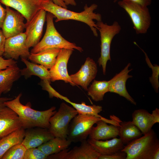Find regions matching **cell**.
Wrapping results in <instances>:
<instances>
[{
	"mask_svg": "<svg viewBox=\"0 0 159 159\" xmlns=\"http://www.w3.org/2000/svg\"><path fill=\"white\" fill-rule=\"evenodd\" d=\"M131 64L129 63L119 73L116 74L108 81L109 92L118 94L124 97L132 104L136 105V103L128 93L126 86L127 80L132 76L129 74L132 69L129 70Z\"/></svg>",
	"mask_w": 159,
	"mask_h": 159,
	"instance_id": "obj_16",
	"label": "cell"
},
{
	"mask_svg": "<svg viewBox=\"0 0 159 159\" xmlns=\"http://www.w3.org/2000/svg\"><path fill=\"white\" fill-rule=\"evenodd\" d=\"M50 98L54 97L63 100L67 103L70 104L78 112V114L84 115H89L102 118V117L98 114L102 110V107L100 105H87L84 102L81 103H77L71 101L67 97L64 96L59 93L53 89L52 86H50L47 90Z\"/></svg>",
	"mask_w": 159,
	"mask_h": 159,
	"instance_id": "obj_19",
	"label": "cell"
},
{
	"mask_svg": "<svg viewBox=\"0 0 159 159\" xmlns=\"http://www.w3.org/2000/svg\"><path fill=\"white\" fill-rule=\"evenodd\" d=\"M96 24L100 32L101 41L100 56L98 62L100 66H102L103 74L105 75L107 62L108 60L111 61L110 51L112 40L120 32L121 28L116 21L111 25L104 23L102 21H97Z\"/></svg>",
	"mask_w": 159,
	"mask_h": 159,
	"instance_id": "obj_7",
	"label": "cell"
},
{
	"mask_svg": "<svg viewBox=\"0 0 159 159\" xmlns=\"http://www.w3.org/2000/svg\"><path fill=\"white\" fill-rule=\"evenodd\" d=\"M71 142L67 139L55 137L37 147L47 156L68 148Z\"/></svg>",
	"mask_w": 159,
	"mask_h": 159,
	"instance_id": "obj_28",
	"label": "cell"
},
{
	"mask_svg": "<svg viewBox=\"0 0 159 159\" xmlns=\"http://www.w3.org/2000/svg\"><path fill=\"white\" fill-rule=\"evenodd\" d=\"M97 72V64L92 59L88 57L80 70L70 77L74 86L80 85L87 91L88 85L96 77Z\"/></svg>",
	"mask_w": 159,
	"mask_h": 159,
	"instance_id": "obj_14",
	"label": "cell"
},
{
	"mask_svg": "<svg viewBox=\"0 0 159 159\" xmlns=\"http://www.w3.org/2000/svg\"><path fill=\"white\" fill-rule=\"evenodd\" d=\"M20 69L17 65L0 69V95L9 91L13 83L21 76Z\"/></svg>",
	"mask_w": 159,
	"mask_h": 159,
	"instance_id": "obj_22",
	"label": "cell"
},
{
	"mask_svg": "<svg viewBox=\"0 0 159 159\" xmlns=\"http://www.w3.org/2000/svg\"><path fill=\"white\" fill-rule=\"evenodd\" d=\"M21 94H19L15 99L5 102V104L17 114L22 128L24 129L35 127L49 129L50 126L49 120L57 112L56 107L53 106L44 111L34 110L31 108L30 102L25 105L21 103Z\"/></svg>",
	"mask_w": 159,
	"mask_h": 159,
	"instance_id": "obj_2",
	"label": "cell"
},
{
	"mask_svg": "<svg viewBox=\"0 0 159 159\" xmlns=\"http://www.w3.org/2000/svg\"><path fill=\"white\" fill-rule=\"evenodd\" d=\"M105 121L101 120L93 126L89 135V138L97 140H107L118 136V126L112 124L108 125Z\"/></svg>",
	"mask_w": 159,
	"mask_h": 159,
	"instance_id": "obj_21",
	"label": "cell"
},
{
	"mask_svg": "<svg viewBox=\"0 0 159 159\" xmlns=\"http://www.w3.org/2000/svg\"><path fill=\"white\" fill-rule=\"evenodd\" d=\"M103 118L78 114L69 123L66 139L71 143L81 142L86 140L93 125Z\"/></svg>",
	"mask_w": 159,
	"mask_h": 159,
	"instance_id": "obj_6",
	"label": "cell"
},
{
	"mask_svg": "<svg viewBox=\"0 0 159 159\" xmlns=\"http://www.w3.org/2000/svg\"><path fill=\"white\" fill-rule=\"evenodd\" d=\"M55 137L49 129L39 127L27 129L21 143L27 149L37 148Z\"/></svg>",
	"mask_w": 159,
	"mask_h": 159,
	"instance_id": "obj_17",
	"label": "cell"
},
{
	"mask_svg": "<svg viewBox=\"0 0 159 159\" xmlns=\"http://www.w3.org/2000/svg\"><path fill=\"white\" fill-rule=\"evenodd\" d=\"M6 6V14L1 29L6 39L23 33L26 24L24 17L21 13Z\"/></svg>",
	"mask_w": 159,
	"mask_h": 159,
	"instance_id": "obj_12",
	"label": "cell"
},
{
	"mask_svg": "<svg viewBox=\"0 0 159 159\" xmlns=\"http://www.w3.org/2000/svg\"><path fill=\"white\" fill-rule=\"evenodd\" d=\"M134 43L136 45H137L145 54L146 62L148 66L151 69L152 71V75L149 77L150 81L155 92L158 93L159 87L158 81L159 66L156 64H154L153 65L150 62L147 54L145 52L140 48L135 42H134Z\"/></svg>",
	"mask_w": 159,
	"mask_h": 159,
	"instance_id": "obj_31",
	"label": "cell"
},
{
	"mask_svg": "<svg viewBox=\"0 0 159 159\" xmlns=\"http://www.w3.org/2000/svg\"><path fill=\"white\" fill-rule=\"evenodd\" d=\"M152 114L156 123L159 122V109L158 108L152 111Z\"/></svg>",
	"mask_w": 159,
	"mask_h": 159,
	"instance_id": "obj_39",
	"label": "cell"
},
{
	"mask_svg": "<svg viewBox=\"0 0 159 159\" xmlns=\"http://www.w3.org/2000/svg\"><path fill=\"white\" fill-rule=\"evenodd\" d=\"M40 5L41 9L51 13L56 18V22L69 20L83 22L89 26L95 37L98 36L97 27L94 20L97 21H102V16L99 13L94 12L97 8V4H93L89 7L86 4L84 11L79 13L58 5L52 0H41Z\"/></svg>",
	"mask_w": 159,
	"mask_h": 159,
	"instance_id": "obj_1",
	"label": "cell"
},
{
	"mask_svg": "<svg viewBox=\"0 0 159 159\" xmlns=\"http://www.w3.org/2000/svg\"><path fill=\"white\" fill-rule=\"evenodd\" d=\"M25 32L6 39L3 56L6 59L17 60L19 57L28 58L30 53L26 44Z\"/></svg>",
	"mask_w": 159,
	"mask_h": 159,
	"instance_id": "obj_10",
	"label": "cell"
},
{
	"mask_svg": "<svg viewBox=\"0 0 159 159\" xmlns=\"http://www.w3.org/2000/svg\"><path fill=\"white\" fill-rule=\"evenodd\" d=\"M54 17L51 13H46L47 27L45 34L41 40L33 47L30 53H36L53 48L76 49L82 52L83 50L81 47L65 39L57 31L53 21Z\"/></svg>",
	"mask_w": 159,
	"mask_h": 159,
	"instance_id": "obj_4",
	"label": "cell"
},
{
	"mask_svg": "<svg viewBox=\"0 0 159 159\" xmlns=\"http://www.w3.org/2000/svg\"><path fill=\"white\" fill-rule=\"evenodd\" d=\"M21 127L19 117L13 110L6 106L0 112V138Z\"/></svg>",
	"mask_w": 159,
	"mask_h": 159,
	"instance_id": "obj_18",
	"label": "cell"
},
{
	"mask_svg": "<svg viewBox=\"0 0 159 159\" xmlns=\"http://www.w3.org/2000/svg\"><path fill=\"white\" fill-rule=\"evenodd\" d=\"M24 130L21 127L0 139V159L12 146L21 143L24 137Z\"/></svg>",
	"mask_w": 159,
	"mask_h": 159,
	"instance_id": "obj_27",
	"label": "cell"
},
{
	"mask_svg": "<svg viewBox=\"0 0 159 159\" xmlns=\"http://www.w3.org/2000/svg\"><path fill=\"white\" fill-rule=\"evenodd\" d=\"M41 0H0V3L11 7L21 13L29 23L37 12L41 9Z\"/></svg>",
	"mask_w": 159,
	"mask_h": 159,
	"instance_id": "obj_15",
	"label": "cell"
},
{
	"mask_svg": "<svg viewBox=\"0 0 159 159\" xmlns=\"http://www.w3.org/2000/svg\"><path fill=\"white\" fill-rule=\"evenodd\" d=\"M12 99L7 97H0V112L6 106L5 102Z\"/></svg>",
	"mask_w": 159,
	"mask_h": 159,
	"instance_id": "obj_38",
	"label": "cell"
},
{
	"mask_svg": "<svg viewBox=\"0 0 159 159\" xmlns=\"http://www.w3.org/2000/svg\"><path fill=\"white\" fill-rule=\"evenodd\" d=\"M6 14V8H4L0 3V29L1 28Z\"/></svg>",
	"mask_w": 159,
	"mask_h": 159,
	"instance_id": "obj_37",
	"label": "cell"
},
{
	"mask_svg": "<svg viewBox=\"0 0 159 159\" xmlns=\"http://www.w3.org/2000/svg\"><path fill=\"white\" fill-rule=\"evenodd\" d=\"M118 129V136L124 145L141 137L143 135L139 128L132 121H121Z\"/></svg>",
	"mask_w": 159,
	"mask_h": 159,
	"instance_id": "obj_26",
	"label": "cell"
},
{
	"mask_svg": "<svg viewBox=\"0 0 159 159\" xmlns=\"http://www.w3.org/2000/svg\"><path fill=\"white\" fill-rule=\"evenodd\" d=\"M79 146L71 150L66 149L57 153L48 156L49 159H98L100 154L88 143L84 140Z\"/></svg>",
	"mask_w": 159,
	"mask_h": 159,
	"instance_id": "obj_9",
	"label": "cell"
},
{
	"mask_svg": "<svg viewBox=\"0 0 159 159\" xmlns=\"http://www.w3.org/2000/svg\"><path fill=\"white\" fill-rule=\"evenodd\" d=\"M74 50L67 49H60L55 63L49 70L51 82L62 80L74 86L67 69L69 60Z\"/></svg>",
	"mask_w": 159,
	"mask_h": 159,
	"instance_id": "obj_11",
	"label": "cell"
},
{
	"mask_svg": "<svg viewBox=\"0 0 159 159\" xmlns=\"http://www.w3.org/2000/svg\"><path fill=\"white\" fill-rule=\"evenodd\" d=\"M67 6L71 5L72 6H75L76 3L75 0H63Z\"/></svg>",
	"mask_w": 159,
	"mask_h": 159,
	"instance_id": "obj_41",
	"label": "cell"
},
{
	"mask_svg": "<svg viewBox=\"0 0 159 159\" xmlns=\"http://www.w3.org/2000/svg\"><path fill=\"white\" fill-rule=\"evenodd\" d=\"M87 91L88 95L93 100L101 101L103 100L105 94L109 92L108 81L94 80Z\"/></svg>",
	"mask_w": 159,
	"mask_h": 159,
	"instance_id": "obj_29",
	"label": "cell"
},
{
	"mask_svg": "<svg viewBox=\"0 0 159 159\" xmlns=\"http://www.w3.org/2000/svg\"><path fill=\"white\" fill-rule=\"evenodd\" d=\"M26 149L21 143L16 145L6 152L1 159H23Z\"/></svg>",
	"mask_w": 159,
	"mask_h": 159,
	"instance_id": "obj_30",
	"label": "cell"
},
{
	"mask_svg": "<svg viewBox=\"0 0 159 159\" xmlns=\"http://www.w3.org/2000/svg\"><path fill=\"white\" fill-rule=\"evenodd\" d=\"M132 122L145 135L156 123L152 114L143 109L135 110L132 114Z\"/></svg>",
	"mask_w": 159,
	"mask_h": 159,
	"instance_id": "obj_24",
	"label": "cell"
},
{
	"mask_svg": "<svg viewBox=\"0 0 159 159\" xmlns=\"http://www.w3.org/2000/svg\"><path fill=\"white\" fill-rule=\"evenodd\" d=\"M46 12L41 9L30 22L26 24V44L29 48L34 47L40 41L46 19Z\"/></svg>",
	"mask_w": 159,
	"mask_h": 159,
	"instance_id": "obj_13",
	"label": "cell"
},
{
	"mask_svg": "<svg viewBox=\"0 0 159 159\" xmlns=\"http://www.w3.org/2000/svg\"><path fill=\"white\" fill-rule=\"evenodd\" d=\"M119 1H132L137 3L142 6H148L151 3V0H114V2H116Z\"/></svg>",
	"mask_w": 159,
	"mask_h": 159,
	"instance_id": "obj_36",
	"label": "cell"
},
{
	"mask_svg": "<svg viewBox=\"0 0 159 159\" xmlns=\"http://www.w3.org/2000/svg\"><path fill=\"white\" fill-rule=\"evenodd\" d=\"M47 157L37 148H33L26 149L23 159H46Z\"/></svg>",
	"mask_w": 159,
	"mask_h": 159,
	"instance_id": "obj_32",
	"label": "cell"
},
{
	"mask_svg": "<svg viewBox=\"0 0 159 159\" xmlns=\"http://www.w3.org/2000/svg\"><path fill=\"white\" fill-rule=\"evenodd\" d=\"M6 38L2 30L0 29V55H3L4 52V45Z\"/></svg>",
	"mask_w": 159,
	"mask_h": 159,
	"instance_id": "obj_35",
	"label": "cell"
},
{
	"mask_svg": "<svg viewBox=\"0 0 159 159\" xmlns=\"http://www.w3.org/2000/svg\"><path fill=\"white\" fill-rule=\"evenodd\" d=\"M55 4L67 9V7L63 0H52Z\"/></svg>",
	"mask_w": 159,
	"mask_h": 159,
	"instance_id": "obj_40",
	"label": "cell"
},
{
	"mask_svg": "<svg viewBox=\"0 0 159 159\" xmlns=\"http://www.w3.org/2000/svg\"><path fill=\"white\" fill-rule=\"evenodd\" d=\"M21 61L26 65V67L20 69L21 75L26 79L33 75L37 76L42 80H47L51 82L50 74L48 69L44 66L31 62L26 59L21 58Z\"/></svg>",
	"mask_w": 159,
	"mask_h": 159,
	"instance_id": "obj_25",
	"label": "cell"
},
{
	"mask_svg": "<svg viewBox=\"0 0 159 159\" xmlns=\"http://www.w3.org/2000/svg\"><path fill=\"white\" fill-rule=\"evenodd\" d=\"M78 112L73 107L64 102L60 105L57 111L50 118L49 130L54 137L66 139L69 125Z\"/></svg>",
	"mask_w": 159,
	"mask_h": 159,
	"instance_id": "obj_8",
	"label": "cell"
},
{
	"mask_svg": "<svg viewBox=\"0 0 159 159\" xmlns=\"http://www.w3.org/2000/svg\"><path fill=\"white\" fill-rule=\"evenodd\" d=\"M88 143L100 155H109L121 150L125 145L120 138L116 137L105 141L90 138Z\"/></svg>",
	"mask_w": 159,
	"mask_h": 159,
	"instance_id": "obj_20",
	"label": "cell"
},
{
	"mask_svg": "<svg viewBox=\"0 0 159 159\" xmlns=\"http://www.w3.org/2000/svg\"><path fill=\"white\" fill-rule=\"evenodd\" d=\"M126 153L121 150L109 155H100L98 159H126Z\"/></svg>",
	"mask_w": 159,
	"mask_h": 159,
	"instance_id": "obj_33",
	"label": "cell"
},
{
	"mask_svg": "<svg viewBox=\"0 0 159 159\" xmlns=\"http://www.w3.org/2000/svg\"><path fill=\"white\" fill-rule=\"evenodd\" d=\"M158 150L159 140L151 129L143 136L126 145L121 150L126 153V159H153L154 153Z\"/></svg>",
	"mask_w": 159,
	"mask_h": 159,
	"instance_id": "obj_3",
	"label": "cell"
},
{
	"mask_svg": "<svg viewBox=\"0 0 159 159\" xmlns=\"http://www.w3.org/2000/svg\"><path fill=\"white\" fill-rule=\"evenodd\" d=\"M16 62L12 59H5L0 55V69H6L17 64Z\"/></svg>",
	"mask_w": 159,
	"mask_h": 159,
	"instance_id": "obj_34",
	"label": "cell"
},
{
	"mask_svg": "<svg viewBox=\"0 0 159 159\" xmlns=\"http://www.w3.org/2000/svg\"><path fill=\"white\" fill-rule=\"evenodd\" d=\"M60 49L53 48L47 49L36 53H30L28 58L33 62L50 69L55 63Z\"/></svg>",
	"mask_w": 159,
	"mask_h": 159,
	"instance_id": "obj_23",
	"label": "cell"
},
{
	"mask_svg": "<svg viewBox=\"0 0 159 159\" xmlns=\"http://www.w3.org/2000/svg\"><path fill=\"white\" fill-rule=\"evenodd\" d=\"M118 5L124 9L130 17L137 34L146 33L151 24V18L147 6L127 1H119Z\"/></svg>",
	"mask_w": 159,
	"mask_h": 159,
	"instance_id": "obj_5",
	"label": "cell"
}]
</instances>
